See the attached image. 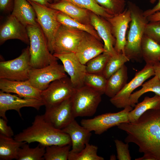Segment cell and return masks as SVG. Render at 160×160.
<instances>
[{"label":"cell","instance_id":"cell-25","mask_svg":"<svg viewBox=\"0 0 160 160\" xmlns=\"http://www.w3.org/2000/svg\"><path fill=\"white\" fill-rule=\"evenodd\" d=\"M141 50L143 59L146 64L153 66L159 62L160 44L145 34L141 41Z\"/></svg>","mask_w":160,"mask_h":160},{"label":"cell","instance_id":"cell-46","mask_svg":"<svg viewBox=\"0 0 160 160\" xmlns=\"http://www.w3.org/2000/svg\"><path fill=\"white\" fill-rule=\"evenodd\" d=\"M114 156V155H112V156H111L110 157V160H115L114 159H115V156Z\"/></svg>","mask_w":160,"mask_h":160},{"label":"cell","instance_id":"cell-35","mask_svg":"<svg viewBox=\"0 0 160 160\" xmlns=\"http://www.w3.org/2000/svg\"><path fill=\"white\" fill-rule=\"evenodd\" d=\"M64 0L69 1L81 8L87 9L96 15L106 19L113 16L108 14L95 0Z\"/></svg>","mask_w":160,"mask_h":160},{"label":"cell","instance_id":"cell-43","mask_svg":"<svg viewBox=\"0 0 160 160\" xmlns=\"http://www.w3.org/2000/svg\"><path fill=\"white\" fill-rule=\"evenodd\" d=\"M149 22L160 21V11L156 12L147 17Z\"/></svg>","mask_w":160,"mask_h":160},{"label":"cell","instance_id":"cell-20","mask_svg":"<svg viewBox=\"0 0 160 160\" xmlns=\"http://www.w3.org/2000/svg\"><path fill=\"white\" fill-rule=\"evenodd\" d=\"M0 89L22 97L41 100V91L33 87L28 80L18 81L0 79Z\"/></svg>","mask_w":160,"mask_h":160},{"label":"cell","instance_id":"cell-44","mask_svg":"<svg viewBox=\"0 0 160 160\" xmlns=\"http://www.w3.org/2000/svg\"><path fill=\"white\" fill-rule=\"evenodd\" d=\"M155 75L160 80V61L155 63L153 65Z\"/></svg>","mask_w":160,"mask_h":160},{"label":"cell","instance_id":"cell-14","mask_svg":"<svg viewBox=\"0 0 160 160\" xmlns=\"http://www.w3.org/2000/svg\"><path fill=\"white\" fill-rule=\"evenodd\" d=\"M43 116L55 128L62 130L75 119L72 110L71 98L60 103L45 108Z\"/></svg>","mask_w":160,"mask_h":160},{"label":"cell","instance_id":"cell-38","mask_svg":"<svg viewBox=\"0 0 160 160\" xmlns=\"http://www.w3.org/2000/svg\"><path fill=\"white\" fill-rule=\"evenodd\" d=\"M144 34L160 44V21L149 22L146 25Z\"/></svg>","mask_w":160,"mask_h":160},{"label":"cell","instance_id":"cell-7","mask_svg":"<svg viewBox=\"0 0 160 160\" xmlns=\"http://www.w3.org/2000/svg\"><path fill=\"white\" fill-rule=\"evenodd\" d=\"M31 68L29 46H28L17 57L0 62V79L18 81L27 80H28L29 72Z\"/></svg>","mask_w":160,"mask_h":160},{"label":"cell","instance_id":"cell-5","mask_svg":"<svg viewBox=\"0 0 160 160\" xmlns=\"http://www.w3.org/2000/svg\"><path fill=\"white\" fill-rule=\"evenodd\" d=\"M101 95L99 92L85 85L76 89L71 97L74 117L93 116L101 101Z\"/></svg>","mask_w":160,"mask_h":160},{"label":"cell","instance_id":"cell-1","mask_svg":"<svg viewBox=\"0 0 160 160\" xmlns=\"http://www.w3.org/2000/svg\"><path fill=\"white\" fill-rule=\"evenodd\" d=\"M117 126L127 134L126 143L136 144L140 152L152 160H160V109L148 110L137 121Z\"/></svg>","mask_w":160,"mask_h":160},{"label":"cell","instance_id":"cell-26","mask_svg":"<svg viewBox=\"0 0 160 160\" xmlns=\"http://www.w3.org/2000/svg\"><path fill=\"white\" fill-rule=\"evenodd\" d=\"M25 143L0 134V160L16 159L19 149Z\"/></svg>","mask_w":160,"mask_h":160},{"label":"cell","instance_id":"cell-17","mask_svg":"<svg viewBox=\"0 0 160 160\" xmlns=\"http://www.w3.org/2000/svg\"><path fill=\"white\" fill-rule=\"evenodd\" d=\"M11 39L19 40L29 44V39L26 27L11 14L6 18L0 27V44Z\"/></svg>","mask_w":160,"mask_h":160},{"label":"cell","instance_id":"cell-18","mask_svg":"<svg viewBox=\"0 0 160 160\" xmlns=\"http://www.w3.org/2000/svg\"><path fill=\"white\" fill-rule=\"evenodd\" d=\"M90 19L91 25L104 42L105 52L111 56L118 54L114 49L116 39L113 35L111 26L108 21L106 19L92 12L90 14Z\"/></svg>","mask_w":160,"mask_h":160},{"label":"cell","instance_id":"cell-4","mask_svg":"<svg viewBox=\"0 0 160 160\" xmlns=\"http://www.w3.org/2000/svg\"><path fill=\"white\" fill-rule=\"evenodd\" d=\"M26 27L29 39L32 68H42L57 61V58L49 50L47 39L39 24Z\"/></svg>","mask_w":160,"mask_h":160},{"label":"cell","instance_id":"cell-13","mask_svg":"<svg viewBox=\"0 0 160 160\" xmlns=\"http://www.w3.org/2000/svg\"><path fill=\"white\" fill-rule=\"evenodd\" d=\"M43 105L44 104L41 100L23 98L16 94L0 91V116L7 121L6 114L7 111H16L21 117L22 108L30 107L39 110Z\"/></svg>","mask_w":160,"mask_h":160},{"label":"cell","instance_id":"cell-11","mask_svg":"<svg viewBox=\"0 0 160 160\" xmlns=\"http://www.w3.org/2000/svg\"><path fill=\"white\" fill-rule=\"evenodd\" d=\"M63 65L57 61L42 68H31L29 72L28 80L38 89H45L52 82L67 76Z\"/></svg>","mask_w":160,"mask_h":160},{"label":"cell","instance_id":"cell-2","mask_svg":"<svg viewBox=\"0 0 160 160\" xmlns=\"http://www.w3.org/2000/svg\"><path fill=\"white\" fill-rule=\"evenodd\" d=\"M14 138L28 144L38 142L45 147L71 144L69 135L52 126L43 115H36L31 125L15 135Z\"/></svg>","mask_w":160,"mask_h":160},{"label":"cell","instance_id":"cell-41","mask_svg":"<svg viewBox=\"0 0 160 160\" xmlns=\"http://www.w3.org/2000/svg\"><path fill=\"white\" fill-rule=\"evenodd\" d=\"M14 0H0V9L3 12H7L12 10Z\"/></svg>","mask_w":160,"mask_h":160},{"label":"cell","instance_id":"cell-27","mask_svg":"<svg viewBox=\"0 0 160 160\" xmlns=\"http://www.w3.org/2000/svg\"><path fill=\"white\" fill-rule=\"evenodd\" d=\"M160 109V96L155 95L152 97H145L143 100L135 106V108L129 112V122L137 121L145 112L149 110Z\"/></svg>","mask_w":160,"mask_h":160},{"label":"cell","instance_id":"cell-45","mask_svg":"<svg viewBox=\"0 0 160 160\" xmlns=\"http://www.w3.org/2000/svg\"><path fill=\"white\" fill-rule=\"evenodd\" d=\"M42 5L48 7V4L52 3L53 0H31Z\"/></svg>","mask_w":160,"mask_h":160},{"label":"cell","instance_id":"cell-21","mask_svg":"<svg viewBox=\"0 0 160 160\" xmlns=\"http://www.w3.org/2000/svg\"><path fill=\"white\" fill-rule=\"evenodd\" d=\"M61 130L70 136L72 145L70 151L73 153H78L82 150L89 143L92 135L91 132L79 125L75 119Z\"/></svg>","mask_w":160,"mask_h":160},{"label":"cell","instance_id":"cell-33","mask_svg":"<svg viewBox=\"0 0 160 160\" xmlns=\"http://www.w3.org/2000/svg\"><path fill=\"white\" fill-rule=\"evenodd\" d=\"M129 60L125 54L122 53L111 56L103 72V75L107 79Z\"/></svg>","mask_w":160,"mask_h":160},{"label":"cell","instance_id":"cell-34","mask_svg":"<svg viewBox=\"0 0 160 160\" xmlns=\"http://www.w3.org/2000/svg\"><path fill=\"white\" fill-rule=\"evenodd\" d=\"M98 147L89 143L80 152L73 153L70 151L68 160H104V158L97 154Z\"/></svg>","mask_w":160,"mask_h":160},{"label":"cell","instance_id":"cell-28","mask_svg":"<svg viewBox=\"0 0 160 160\" xmlns=\"http://www.w3.org/2000/svg\"><path fill=\"white\" fill-rule=\"evenodd\" d=\"M139 90L132 94L129 97L128 105L134 107L137 103L139 98L144 94L152 92L160 96V80L156 75L142 85Z\"/></svg>","mask_w":160,"mask_h":160},{"label":"cell","instance_id":"cell-36","mask_svg":"<svg viewBox=\"0 0 160 160\" xmlns=\"http://www.w3.org/2000/svg\"><path fill=\"white\" fill-rule=\"evenodd\" d=\"M111 56L108 53L104 52L89 60L85 65L87 73L103 74Z\"/></svg>","mask_w":160,"mask_h":160},{"label":"cell","instance_id":"cell-47","mask_svg":"<svg viewBox=\"0 0 160 160\" xmlns=\"http://www.w3.org/2000/svg\"><path fill=\"white\" fill-rule=\"evenodd\" d=\"M156 0H150V2L153 4L156 2Z\"/></svg>","mask_w":160,"mask_h":160},{"label":"cell","instance_id":"cell-15","mask_svg":"<svg viewBox=\"0 0 160 160\" xmlns=\"http://www.w3.org/2000/svg\"><path fill=\"white\" fill-rule=\"evenodd\" d=\"M53 55L62 63L64 70L69 76L74 87L78 89L84 86V79L87 73L86 65L80 62L75 53Z\"/></svg>","mask_w":160,"mask_h":160},{"label":"cell","instance_id":"cell-3","mask_svg":"<svg viewBox=\"0 0 160 160\" xmlns=\"http://www.w3.org/2000/svg\"><path fill=\"white\" fill-rule=\"evenodd\" d=\"M127 7L131 12V21L124 54L130 60L140 62L143 59L141 50V41L149 21L144 15L143 12L135 4L128 2Z\"/></svg>","mask_w":160,"mask_h":160},{"label":"cell","instance_id":"cell-39","mask_svg":"<svg viewBox=\"0 0 160 160\" xmlns=\"http://www.w3.org/2000/svg\"><path fill=\"white\" fill-rule=\"evenodd\" d=\"M117 153V157L119 160H131V157L129 149L128 143H124L118 139L114 140Z\"/></svg>","mask_w":160,"mask_h":160},{"label":"cell","instance_id":"cell-24","mask_svg":"<svg viewBox=\"0 0 160 160\" xmlns=\"http://www.w3.org/2000/svg\"><path fill=\"white\" fill-rule=\"evenodd\" d=\"M127 68L124 64L107 79L105 94L111 98L117 94L127 83Z\"/></svg>","mask_w":160,"mask_h":160},{"label":"cell","instance_id":"cell-29","mask_svg":"<svg viewBox=\"0 0 160 160\" xmlns=\"http://www.w3.org/2000/svg\"><path fill=\"white\" fill-rule=\"evenodd\" d=\"M57 18L61 24L66 27L84 31L101 41L96 31L91 25L86 24L75 20L58 11Z\"/></svg>","mask_w":160,"mask_h":160},{"label":"cell","instance_id":"cell-6","mask_svg":"<svg viewBox=\"0 0 160 160\" xmlns=\"http://www.w3.org/2000/svg\"><path fill=\"white\" fill-rule=\"evenodd\" d=\"M27 1L35 10L37 22L47 39L49 50L53 54V45L54 36L62 25L57 18L58 11L31 0Z\"/></svg>","mask_w":160,"mask_h":160},{"label":"cell","instance_id":"cell-31","mask_svg":"<svg viewBox=\"0 0 160 160\" xmlns=\"http://www.w3.org/2000/svg\"><path fill=\"white\" fill-rule=\"evenodd\" d=\"M71 144L53 145L46 147L44 156L45 160H67Z\"/></svg>","mask_w":160,"mask_h":160},{"label":"cell","instance_id":"cell-10","mask_svg":"<svg viewBox=\"0 0 160 160\" xmlns=\"http://www.w3.org/2000/svg\"><path fill=\"white\" fill-rule=\"evenodd\" d=\"M86 33L61 25L54 36L53 54L75 53L79 43Z\"/></svg>","mask_w":160,"mask_h":160},{"label":"cell","instance_id":"cell-37","mask_svg":"<svg viewBox=\"0 0 160 160\" xmlns=\"http://www.w3.org/2000/svg\"><path fill=\"white\" fill-rule=\"evenodd\" d=\"M95 0L98 5L113 16L121 13L125 9V0Z\"/></svg>","mask_w":160,"mask_h":160},{"label":"cell","instance_id":"cell-32","mask_svg":"<svg viewBox=\"0 0 160 160\" xmlns=\"http://www.w3.org/2000/svg\"><path fill=\"white\" fill-rule=\"evenodd\" d=\"M107 79L102 73H87L84 79V84L102 95L105 93Z\"/></svg>","mask_w":160,"mask_h":160},{"label":"cell","instance_id":"cell-8","mask_svg":"<svg viewBox=\"0 0 160 160\" xmlns=\"http://www.w3.org/2000/svg\"><path fill=\"white\" fill-rule=\"evenodd\" d=\"M124 108L116 113H105L92 119H82L81 125L90 132L94 131L96 134L100 135L112 127L129 122L128 115L133 109L132 107L128 105Z\"/></svg>","mask_w":160,"mask_h":160},{"label":"cell","instance_id":"cell-19","mask_svg":"<svg viewBox=\"0 0 160 160\" xmlns=\"http://www.w3.org/2000/svg\"><path fill=\"white\" fill-rule=\"evenodd\" d=\"M105 51L104 44L101 41L86 33L75 54L80 62L85 65L89 60Z\"/></svg>","mask_w":160,"mask_h":160},{"label":"cell","instance_id":"cell-12","mask_svg":"<svg viewBox=\"0 0 160 160\" xmlns=\"http://www.w3.org/2000/svg\"><path fill=\"white\" fill-rule=\"evenodd\" d=\"M155 75L153 66L146 64L140 71L136 73L133 78L114 96L111 98V103L118 108H124L128 105L129 98L134 90L141 86L151 77Z\"/></svg>","mask_w":160,"mask_h":160},{"label":"cell","instance_id":"cell-23","mask_svg":"<svg viewBox=\"0 0 160 160\" xmlns=\"http://www.w3.org/2000/svg\"><path fill=\"white\" fill-rule=\"evenodd\" d=\"M11 14L26 27L38 24L35 10L27 0H14Z\"/></svg>","mask_w":160,"mask_h":160},{"label":"cell","instance_id":"cell-22","mask_svg":"<svg viewBox=\"0 0 160 160\" xmlns=\"http://www.w3.org/2000/svg\"><path fill=\"white\" fill-rule=\"evenodd\" d=\"M56 1L49 4L48 7L60 11L82 23L91 25L90 16L91 12L68 1L64 0Z\"/></svg>","mask_w":160,"mask_h":160},{"label":"cell","instance_id":"cell-48","mask_svg":"<svg viewBox=\"0 0 160 160\" xmlns=\"http://www.w3.org/2000/svg\"><path fill=\"white\" fill-rule=\"evenodd\" d=\"M159 61H160V57L159 59Z\"/></svg>","mask_w":160,"mask_h":160},{"label":"cell","instance_id":"cell-30","mask_svg":"<svg viewBox=\"0 0 160 160\" xmlns=\"http://www.w3.org/2000/svg\"><path fill=\"white\" fill-rule=\"evenodd\" d=\"M26 143L19 149L17 160H44L46 147L39 144L34 148H31Z\"/></svg>","mask_w":160,"mask_h":160},{"label":"cell","instance_id":"cell-40","mask_svg":"<svg viewBox=\"0 0 160 160\" xmlns=\"http://www.w3.org/2000/svg\"><path fill=\"white\" fill-rule=\"evenodd\" d=\"M7 121L2 118H0V134L12 137L14 135V133L11 127L7 125Z\"/></svg>","mask_w":160,"mask_h":160},{"label":"cell","instance_id":"cell-16","mask_svg":"<svg viewBox=\"0 0 160 160\" xmlns=\"http://www.w3.org/2000/svg\"><path fill=\"white\" fill-rule=\"evenodd\" d=\"M110 23L112 32L116 39L114 47L118 54H124L127 42L126 35L129 23L131 21V14L127 7L121 13L106 19Z\"/></svg>","mask_w":160,"mask_h":160},{"label":"cell","instance_id":"cell-42","mask_svg":"<svg viewBox=\"0 0 160 160\" xmlns=\"http://www.w3.org/2000/svg\"><path fill=\"white\" fill-rule=\"evenodd\" d=\"M160 11V0H158L157 4L151 9H149L143 12L144 15L147 17L155 13Z\"/></svg>","mask_w":160,"mask_h":160},{"label":"cell","instance_id":"cell-9","mask_svg":"<svg viewBox=\"0 0 160 160\" xmlns=\"http://www.w3.org/2000/svg\"><path fill=\"white\" fill-rule=\"evenodd\" d=\"M76 89L67 76L52 82L41 91V99L45 108H50L71 98Z\"/></svg>","mask_w":160,"mask_h":160}]
</instances>
